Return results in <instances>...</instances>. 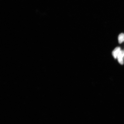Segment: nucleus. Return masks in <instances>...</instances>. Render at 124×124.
I'll list each match as a JSON object with an SVG mask.
<instances>
[{
  "mask_svg": "<svg viewBox=\"0 0 124 124\" xmlns=\"http://www.w3.org/2000/svg\"><path fill=\"white\" fill-rule=\"evenodd\" d=\"M117 59H118V62L120 64H124V50H121L117 56Z\"/></svg>",
  "mask_w": 124,
  "mask_h": 124,
  "instance_id": "nucleus-1",
  "label": "nucleus"
},
{
  "mask_svg": "<svg viewBox=\"0 0 124 124\" xmlns=\"http://www.w3.org/2000/svg\"><path fill=\"white\" fill-rule=\"evenodd\" d=\"M120 50V48L118 46V47L116 48L115 49L113 50V51H112V54L115 59L117 58V56H118V54H119Z\"/></svg>",
  "mask_w": 124,
  "mask_h": 124,
  "instance_id": "nucleus-2",
  "label": "nucleus"
},
{
  "mask_svg": "<svg viewBox=\"0 0 124 124\" xmlns=\"http://www.w3.org/2000/svg\"><path fill=\"white\" fill-rule=\"evenodd\" d=\"M118 41L119 44L124 42V33H121L118 36Z\"/></svg>",
  "mask_w": 124,
  "mask_h": 124,
  "instance_id": "nucleus-3",
  "label": "nucleus"
}]
</instances>
